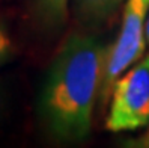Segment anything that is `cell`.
<instances>
[{
	"mask_svg": "<svg viewBox=\"0 0 149 148\" xmlns=\"http://www.w3.org/2000/svg\"><path fill=\"white\" fill-rule=\"evenodd\" d=\"M149 14V0H127L124 5L122 24L115 41L107 47L104 62L102 85L100 98L102 104L109 103L115 82L130 67L137 64L146 51V20Z\"/></svg>",
	"mask_w": 149,
	"mask_h": 148,
	"instance_id": "obj_2",
	"label": "cell"
},
{
	"mask_svg": "<svg viewBox=\"0 0 149 148\" xmlns=\"http://www.w3.org/2000/svg\"><path fill=\"white\" fill-rule=\"evenodd\" d=\"M15 55V42L9 29V24L0 15V68L11 62Z\"/></svg>",
	"mask_w": 149,
	"mask_h": 148,
	"instance_id": "obj_6",
	"label": "cell"
},
{
	"mask_svg": "<svg viewBox=\"0 0 149 148\" xmlns=\"http://www.w3.org/2000/svg\"><path fill=\"white\" fill-rule=\"evenodd\" d=\"M107 46L86 32L63 41L50 62L36 101L38 121L51 141L80 144L92 132Z\"/></svg>",
	"mask_w": 149,
	"mask_h": 148,
	"instance_id": "obj_1",
	"label": "cell"
},
{
	"mask_svg": "<svg viewBox=\"0 0 149 148\" xmlns=\"http://www.w3.org/2000/svg\"><path fill=\"white\" fill-rule=\"evenodd\" d=\"M128 148H149V126L145 128L143 133H140L136 137H128L122 144Z\"/></svg>",
	"mask_w": 149,
	"mask_h": 148,
	"instance_id": "obj_8",
	"label": "cell"
},
{
	"mask_svg": "<svg viewBox=\"0 0 149 148\" xmlns=\"http://www.w3.org/2000/svg\"><path fill=\"white\" fill-rule=\"evenodd\" d=\"M109 103V132H139L149 126V53L115 82Z\"/></svg>",
	"mask_w": 149,
	"mask_h": 148,
	"instance_id": "obj_3",
	"label": "cell"
},
{
	"mask_svg": "<svg viewBox=\"0 0 149 148\" xmlns=\"http://www.w3.org/2000/svg\"><path fill=\"white\" fill-rule=\"evenodd\" d=\"M30 15L39 30L57 33L68 21L69 0H30Z\"/></svg>",
	"mask_w": 149,
	"mask_h": 148,
	"instance_id": "obj_5",
	"label": "cell"
},
{
	"mask_svg": "<svg viewBox=\"0 0 149 148\" xmlns=\"http://www.w3.org/2000/svg\"><path fill=\"white\" fill-rule=\"evenodd\" d=\"M146 41H148V47H149V14H148V20H146Z\"/></svg>",
	"mask_w": 149,
	"mask_h": 148,
	"instance_id": "obj_9",
	"label": "cell"
},
{
	"mask_svg": "<svg viewBox=\"0 0 149 148\" xmlns=\"http://www.w3.org/2000/svg\"><path fill=\"white\" fill-rule=\"evenodd\" d=\"M127 0H72V15L83 29L93 30L111 20Z\"/></svg>",
	"mask_w": 149,
	"mask_h": 148,
	"instance_id": "obj_4",
	"label": "cell"
},
{
	"mask_svg": "<svg viewBox=\"0 0 149 148\" xmlns=\"http://www.w3.org/2000/svg\"><path fill=\"white\" fill-rule=\"evenodd\" d=\"M11 100V89H9V82H6V79L0 77V121L5 116L8 106H9Z\"/></svg>",
	"mask_w": 149,
	"mask_h": 148,
	"instance_id": "obj_7",
	"label": "cell"
}]
</instances>
